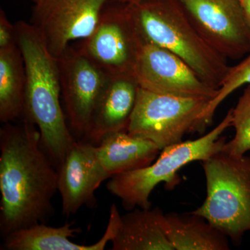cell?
I'll list each match as a JSON object with an SVG mask.
<instances>
[{
    "label": "cell",
    "mask_w": 250,
    "mask_h": 250,
    "mask_svg": "<svg viewBox=\"0 0 250 250\" xmlns=\"http://www.w3.org/2000/svg\"><path fill=\"white\" fill-rule=\"evenodd\" d=\"M109 0H39L34 3L31 24L49 53L59 59L73 41L93 33Z\"/></svg>",
    "instance_id": "9c48e42d"
},
{
    "label": "cell",
    "mask_w": 250,
    "mask_h": 250,
    "mask_svg": "<svg viewBox=\"0 0 250 250\" xmlns=\"http://www.w3.org/2000/svg\"><path fill=\"white\" fill-rule=\"evenodd\" d=\"M247 84H250V54L238 65L230 67L216 96L210 100L202 113L197 123L196 132L203 133L206 128L213 123L215 111L224 100L237 89Z\"/></svg>",
    "instance_id": "d6986e66"
},
{
    "label": "cell",
    "mask_w": 250,
    "mask_h": 250,
    "mask_svg": "<svg viewBox=\"0 0 250 250\" xmlns=\"http://www.w3.org/2000/svg\"><path fill=\"white\" fill-rule=\"evenodd\" d=\"M18 46L16 24L8 19L4 10L0 9V49Z\"/></svg>",
    "instance_id": "44dd1931"
},
{
    "label": "cell",
    "mask_w": 250,
    "mask_h": 250,
    "mask_svg": "<svg viewBox=\"0 0 250 250\" xmlns=\"http://www.w3.org/2000/svg\"><path fill=\"white\" fill-rule=\"evenodd\" d=\"M57 59L69 127L75 139L85 141L111 76L77 49L69 47Z\"/></svg>",
    "instance_id": "ba28073f"
},
{
    "label": "cell",
    "mask_w": 250,
    "mask_h": 250,
    "mask_svg": "<svg viewBox=\"0 0 250 250\" xmlns=\"http://www.w3.org/2000/svg\"><path fill=\"white\" fill-rule=\"evenodd\" d=\"M206 42L226 59L250 53V29L238 0H179Z\"/></svg>",
    "instance_id": "30bf717a"
},
{
    "label": "cell",
    "mask_w": 250,
    "mask_h": 250,
    "mask_svg": "<svg viewBox=\"0 0 250 250\" xmlns=\"http://www.w3.org/2000/svg\"><path fill=\"white\" fill-rule=\"evenodd\" d=\"M238 1H241V0H238Z\"/></svg>",
    "instance_id": "d4e9b609"
},
{
    "label": "cell",
    "mask_w": 250,
    "mask_h": 250,
    "mask_svg": "<svg viewBox=\"0 0 250 250\" xmlns=\"http://www.w3.org/2000/svg\"><path fill=\"white\" fill-rule=\"evenodd\" d=\"M241 6L243 8L245 18L250 29V0H241Z\"/></svg>",
    "instance_id": "7402d4cb"
},
{
    "label": "cell",
    "mask_w": 250,
    "mask_h": 250,
    "mask_svg": "<svg viewBox=\"0 0 250 250\" xmlns=\"http://www.w3.org/2000/svg\"><path fill=\"white\" fill-rule=\"evenodd\" d=\"M139 86L154 93L182 98H215L218 90L207 84L177 55L143 42L134 68Z\"/></svg>",
    "instance_id": "8fae6325"
},
{
    "label": "cell",
    "mask_w": 250,
    "mask_h": 250,
    "mask_svg": "<svg viewBox=\"0 0 250 250\" xmlns=\"http://www.w3.org/2000/svg\"><path fill=\"white\" fill-rule=\"evenodd\" d=\"M142 43L129 6L108 1L93 33L77 49L109 76L134 75Z\"/></svg>",
    "instance_id": "52a82bcc"
},
{
    "label": "cell",
    "mask_w": 250,
    "mask_h": 250,
    "mask_svg": "<svg viewBox=\"0 0 250 250\" xmlns=\"http://www.w3.org/2000/svg\"><path fill=\"white\" fill-rule=\"evenodd\" d=\"M15 24L26 72L23 116L37 126L42 148L57 169L77 140L61 104L58 59L49 53L31 23L19 21Z\"/></svg>",
    "instance_id": "7a4b0ae2"
},
{
    "label": "cell",
    "mask_w": 250,
    "mask_h": 250,
    "mask_svg": "<svg viewBox=\"0 0 250 250\" xmlns=\"http://www.w3.org/2000/svg\"><path fill=\"white\" fill-rule=\"evenodd\" d=\"M207 196L192 210L239 246L250 231V156L234 157L221 152L201 161Z\"/></svg>",
    "instance_id": "5b68a950"
},
{
    "label": "cell",
    "mask_w": 250,
    "mask_h": 250,
    "mask_svg": "<svg viewBox=\"0 0 250 250\" xmlns=\"http://www.w3.org/2000/svg\"><path fill=\"white\" fill-rule=\"evenodd\" d=\"M26 72L18 46L0 49V121L20 120L24 114Z\"/></svg>",
    "instance_id": "ac0fdd59"
},
{
    "label": "cell",
    "mask_w": 250,
    "mask_h": 250,
    "mask_svg": "<svg viewBox=\"0 0 250 250\" xmlns=\"http://www.w3.org/2000/svg\"><path fill=\"white\" fill-rule=\"evenodd\" d=\"M58 172L42 148L35 124L22 116L0 129V232L10 233L54 215Z\"/></svg>",
    "instance_id": "6da1fadb"
},
{
    "label": "cell",
    "mask_w": 250,
    "mask_h": 250,
    "mask_svg": "<svg viewBox=\"0 0 250 250\" xmlns=\"http://www.w3.org/2000/svg\"><path fill=\"white\" fill-rule=\"evenodd\" d=\"M31 1H32L33 2L36 3L37 2V1H39V0H31Z\"/></svg>",
    "instance_id": "cb8c5ba5"
},
{
    "label": "cell",
    "mask_w": 250,
    "mask_h": 250,
    "mask_svg": "<svg viewBox=\"0 0 250 250\" xmlns=\"http://www.w3.org/2000/svg\"><path fill=\"white\" fill-rule=\"evenodd\" d=\"M143 0H109L111 2L120 3L123 4H134L139 3Z\"/></svg>",
    "instance_id": "603a6c76"
},
{
    "label": "cell",
    "mask_w": 250,
    "mask_h": 250,
    "mask_svg": "<svg viewBox=\"0 0 250 250\" xmlns=\"http://www.w3.org/2000/svg\"><path fill=\"white\" fill-rule=\"evenodd\" d=\"M231 123L232 108L210 132L199 139L164 148L147 167L112 177L106 188L121 200L127 211L135 208H152L149 197L157 185L164 183L166 189L172 190L180 183L178 172L182 167L194 161H205L223 151L227 139L221 136L231 126Z\"/></svg>",
    "instance_id": "277c9868"
},
{
    "label": "cell",
    "mask_w": 250,
    "mask_h": 250,
    "mask_svg": "<svg viewBox=\"0 0 250 250\" xmlns=\"http://www.w3.org/2000/svg\"><path fill=\"white\" fill-rule=\"evenodd\" d=\"M231 126L235 129L234 137L225 143L223 152L234 157H241L250 151V84L232 108Z\"/></svg>",
    "instance_id": "ffe728a7"
},
{
    "label": "cell",
    "mask_w": 250,
    "mask_h": 250,
    "mask_svg": "<svg viewBox=\"0 0 250 250\" xmlns=\"http://www.w3.org/2000/svg\"><path fill=\"white\" fill-rule=\"evenodd\" d=\"M58 172V192L62 197V213L75 215L83 207L96 205L95 190L109 176L97 154L96 146L76 140L67 152Z\"/></svg>",
    "instance_id": "7c38bea8"
},
{
    "label": "cell",
    "mask_w": 250,
    "mask_h": 250,
    "mask_svg": "<svg viewBox=\"0 0 250 250\" xmlns=\"http://www.w3.org/2000/svg\"><path fill=\"white\" fill-rule=\"evenodd\" d=\"M121 215L116 204L110 208L107 227L103 237L93 245L77 244L70 241L80 228H72V223H65L59 228L37 224L18 230L4 237L1 250H104L116 234Z\"/></svg>",
    "instance_id": "4fadbf2b"
},
{
    "label": "cell",
    "mask_w": 250,
    "mask_h": 250,
    "mask_svg": "<svg viewBox=\"0 0 250 250\" xmlns=\"http://www.w3.org/2000/svg\"><path fill=\"white\" fill-rule=\"evenodd\" d=\"M166 231L174 250H228L229 238L205 218L190 212L166 213Z\"/></svg>",
    "instance_id": "e0dca14e"
},
{
    "label": "cell",
    "mask_w": 250,
    "mask_h": 250,
    "mask_svg": "<svg viewBox=\"0 0 250 250\" xmlns=\"http://www.w3.org/2000/svg\"><path fill=\"white\" fill-rule=\"evenodd\" d=\"M96 150L99 161L110 178L147 167L161 151L152 141L132 136L126 131L105 136L96 146Z\"/></svg>",
    "instance_id": "2e32d148"
},
{
    "label": "cell",
    "mask_w": 250,
    "mask_h": 250,
    "mask_svg": "<svg viewBox=\"0 0 250 250\" xmlns=\"http://www.w3.org/2000/svg\"><path fill=\"white\" fill-rule=\"evenodd\" d=\"M210 100L156 93L139 87L136 105L126 131L149 140L162 150L195 132Z\"/></svg>",
    "instance_id": "8992f818"
},
{
    "label": "cell",
    "mask_w": 250,
    "mask_h": 250,
    "mask_svg": "<svg viewBox=\"0 0 250 250\" xmlns=\"http://www.w3.org/2000/svg\"><path fill=\"white\" fill-rule=\"evenodd\" d=\"M139 87L134 75L110 77L94 112L89 132L85 141L98 146L105 136L126 131Z\"/></svg>",
    "instance_id": "5bb4252c"
},
{
    "label": "cell",
    "mask_w": 250,
    "mask_h": 250,
    "mask_svg": "<svg viewBox=\"0 0 250 250\" xmlns=\"http://www.w3.org/2000/svg\"><path fill=\"white\" fill-rule=\"evenodd\" d=\"M127 5L143 42L167 49L207 84L220 88L230 69L228 59L206 42L179 0H143Z\"/></svg>",
    "instance_id": "3957f363"
},
{
    "label": "cell",
    "mask_w": 250,
    "mask_h": 250,
    "mask_svg": "<svg viewBox=\"0 0 250 250\" xmlns=\"http://www.w3.org/2000/svg\"><path fill=\"white\" fill-rule=\"evenodd\" d=\"M113 250H174L166 231L165 213L159 208H135L121 215Z\"/></svg>",
    "instance_id": "9a60e30c"
}]
</instances>
